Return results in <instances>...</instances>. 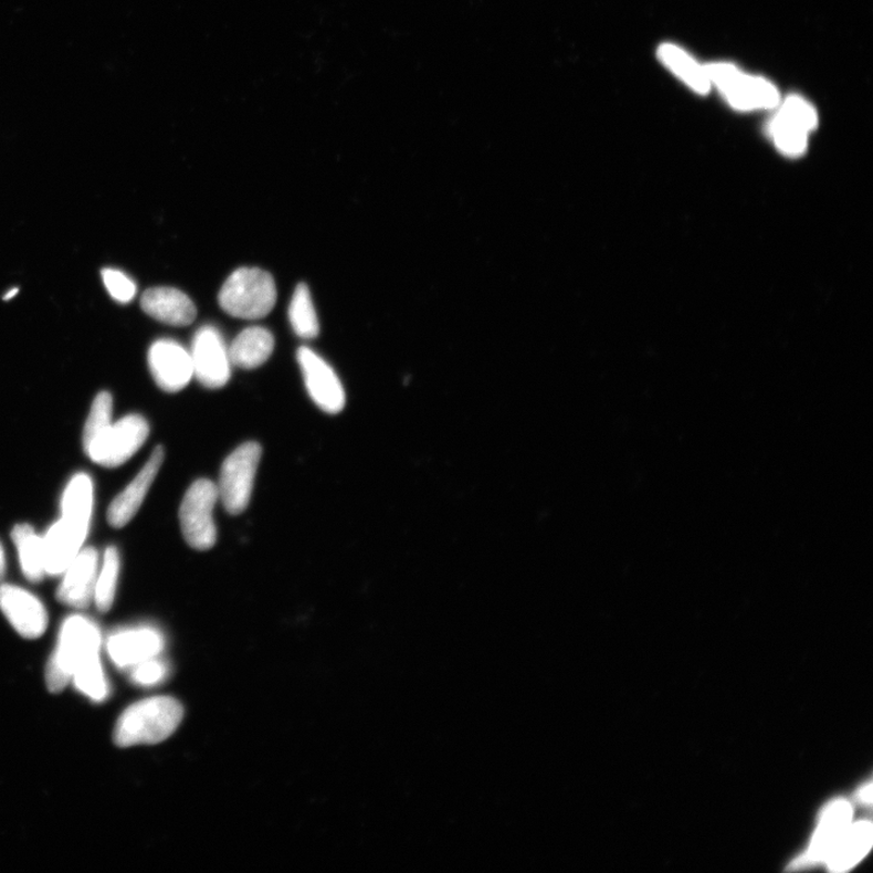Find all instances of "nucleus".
Listing matches in <instances>:
<instances>
[{
  "label": "nucleus",
  "instance_id": "f257e3e1",
  "mask_svg": "<svg viewBox=\"0 0 873 873\" xmlns=\"http://www.w3.org/2000/svg\"><path fill=\"white\" fill-rule=\"evenodd\" d=\"M183 707L177 698L156 696L129 706L119 717L114 739L119 747L165 741L178 729Z\"/></svg>",
  "mask_w": 873,
  "mask_h": 873
},
{
  "label": "nucleus",
  "instance_id": "f03ea898",
  "mask_svg": "<svg viewBox=\"0 0 873 873\" xmlns=\"http://www.w3.org/2000/svg\"><path fill=\"white\" fill-rule=\"evenodd\" d=\"M102 632L96 623L83 616H72L62 623L56 650L46 669L48 690L60 693L72 681L73 673L85 660L99 654Z\"/></svg>",
  "mask_w": 873,
  "mask_h": 873
},
{
  "label": "nucleus",
  "instance_id": "7ed1b4c3",
  "mask_svg": "<svg viewBox=\"0 0 873 873\" xmlns=\"http://www.w3.org/2000/svg\"><path fill=\"white\" fill-rule=\"evenodd\" d=\"M277 302V288L271 274L255 267L234 271L219 293L221 308L232 317H266Z\"/></svg>",
  "mask_w": 873,
  "mask_h": 873
},
{
  "label": "nucleus",
  "instance_id": "20e7f679",
  "mask_svg": "<svg viewBox=\"0 0 873 873\" xmlns=\"http://www.w3.org/2000/svg\"><path fill=\"white\" fill-rule=\"evenodd\" d=\"M711 85L717 86L728 104L741 112L776 108L781 103L780 93L775 84L760 77L750 76L727 62L705 65Z\"/></svg>",
  "mask_w": 873,
  "mask_h": 873
},
{
  "label": "nucleus",
  "instance_id": "39448f33",
  "mask_svg": "<svg viewBox=\"0 0 873 873\" xmlns=\"http://www.w3.org/2000/svg\"><path fill=\"white\" fill-rule=\"evenodd\" d=\"M218 501V485L209 480L194 482L183 496L179 513L182 535L198 551L210 550L217 544L214 509Z\"/></svg>",
  "mask_w": 873,
  "mask_h": 873
},
{
  "label": "nucleus",
  "instance_id": "423d86ee",
  "mask_svg": "<svg viewBox=\"0 0 873 873\" xmlns=\"http://www.w3.org/2000/svg\"><path fill=\"white\" fill-rule=\"evenodd\" d=\"M261 454L259 443L248 442L223 461L217 485L219 498L230 515L242 514L251 503Z\"/></svg>",
  "mask_w": 873,
  "mask_h": 873
},
{
  "label": "nucleus",
  "instance_id": "0eeeda50",
  "mask_svg": "<svg viewBox=\"0 0 873 873\" xmlns=\"http://www.w3.org/2000/svg\"><path fill=\"white\" fill-rule=\"evenodd\" d=\"M148 434V422L143 417H124L116 423H111L84 451L99 466L118 467L140 451Z\"/></svg>",
  "mask_w": 873,
  "mask_h": 873
},
{
  "label": "nucleus",
  "instance_id": "6e6552de",
  "mask_svg": "<svg viewBox=\"0 0 873 873\" xmlns=\"http://www.w3.org/2000/svg\"><path fill=\"white\" fill-rule=\"evenodd\" d=\"M193 377L208 389H220L231 378L229 347L221 333L213 326H204L193 336L191 347Z\"/></svg>",
  "mask_w": 873,
  "mask_h": 873
},
{
  "label": "nucleus",
  "instance_id": "1a4fd4ad",
  "mask_svg": "<svg viewBox=\"0 0 873 873\" xmlns=\"http://www.w3.org/2000/svg\"><path fill=\"white\" fill-rule=\"evenodd\" d=\"M297 361L301 365L312 401L328 414H339L345 407L346 396L343 383L334 369L326 360L305 346L298 348Z\"/></svg>",
  "mask_w": 873,
  "mask_h": 873
},
{
  "label": "nucleus",
  "instance_id": "9d476101",
  "mask_svg": "<svg viewBox=\"0 0 873 873\" xmlns=\"http://www.w3.org/2000/svg\"><path fill=\"white\" fill-rule=\"evenodd\" d=\"M148 367L159 388L175 393L183 390L193 379L190 351L177 341H156L148 351Z\"/></svg>",
  "mask_w": 873,
  "mask_h": 873
},
{
  "label": "nucleus",
  "instance_id": "9b49d317",
  "mask_svg": "<svg viewBox=\"0 0 873 873\" xmlns=\"http://www.w3.org/2000/svg\"><path fill=\"white\" fill-rule=\"evenodd\" d=\"M852 814V806L845 800L834 801L828 806L809 850L797 858L789 870H803L825 862L850 828Z\"/></svg>",
  "mask_w": 873,
  "mask_h": 873
},
{
  "label": "nucleus",
  "instance_id": "f8f14e48",
  "mask_svg": "<svg viewBox=\"0 0 873 873\" xmlns=\"http://www.w3.org/2000/svg\"><path fill=\"white\" fill-rule=\"evenodd\" d=\"M0 610L24 639H40L48 628V613L43 603L18 586H0Z\"/></svg>",
  "mask_w": 873,
  "mask_h": 873
},
{
  "label": "nucleus",
  "instance_id": "ddd939ff",
  "mask_svg": "<svg viewBox=\"0 0 873 873\" xmlns=\"http://www.w3.org/2000/svg\"><path fill=\"white\" fill-rule=\"evenodd\" d=\"M165 635L149 627L124 629L111 634L107 652L120 669H132L165 650Z\"/></svg>",
  "mask_w": 873,
  "mask_h": 873
},
{
  "label": "nucleus",
  "instance_id": "4468645a",
  "mask_svg": "<svg viewBox=\"0 0 873 873\" xmlns=\"http://www.w3.org/2000/svg\"><path fill=\"white\" fill-rule=\"evenodd\" d=\"M98 572V554L93 547L82 548L64 572L57 600L69 607L84 609L94 600Z\"/></svg>",
  "mask_w": 873,
  "mask_h": 873
},
{
  "label": "nucleus",
  "instance_id": "2eb2a0df",
  "mask_svg": "<svg viewBox=\"0 0 873 873\" xmlns=\"http://www.w3.org/2000/svg\"><path fill=\"white\" fill-rule=\"evenodd\" d=\"M165 461V449L157 446L143 470L128 484L127 488L111 503L107 519L112 527L123 528L135 517L140 509L145 497L157 478L161 464Z\"/></svg>",
  "mask_w": 873,
  "mask_h": 873
},
{
  "label": "nucleus",
  "instance_id": "dca6fc26",
  "mask_svg": "<svg viewBox=\"0 0 873 873\" xmlns=\"http://www.w3.org/2000/svg\"><path fill=\"white\" fill-rule=\"evenodd\" d=\"M90 529L61 518L43 536L46 576L59 577L83 548Z\"/></svg>",
  "mask_w": 873,
  "mask_h": 873
},
{
  "label": "nucleus",
  "instance_id": "f3484780",
  "mask_svg": "<svg viewBox=\"0 0 873 873\" xmlns=\"http://www.w3.org/2000/svg\"><path fill=\"white\" fill-rule=\"evenodd\" d=\"M141 307L149 317L173 327L190 326L197 316L191 298L170 286H157L145 292Z\"/></svg>",
  "mask_w": 873,
  "mask_h": 873
},
{
  "label": "nucleus",
  "instance_id": "a211bd4d",
  "mask_svg": "<svg viewBox=\"0 0 873 873\" xmlns=\"http://www.w3.org/2000/svg\"><path fill=\"white\" fill-rule=\"evenodd\" d=\"M273 348L274 338L266 328H246L236 335L229 347L231 364L241 369H256L266 364Z\"/></svg>",
  "mask_w": 873,
  "mask_h": 873
},
{
  "label": "nucleus",
  "instance_id": "6ab92c4d",
  "mask_svg": "<svg viewBox=\"0 0 873 873\" xmlns=\"http://www.w3.org/2000/svg\"><path fill=\"white\" fill-rule=\"evenodd\" d=\"M658 57L667 70L690 86L693 92L701 95L709 93L711 82L705 66L698 64L687 52L677 45L663 44L658 49Z\"/></svg>",
  "mask_w": 873,
  "mask_h": 873
},
{
  "label": "nucleus",
  "instance_id": "aec40b11",
  "mask_svg": "<svg viewBox=\"0 0 873 873\" xmlns=\"http://www.w3.org/2000/svg\"><path fill=\"white\" fill-rule=\"evenodd\" d=\"M871 844L872 825L870 821H859L855 825H850L827 860L830 870L834 872L850 870L867 854Z\"/></svg>",
  "mask_w": 873,
  "mask_h": 873
},
{
  "label": "nucleus",
  "instance_id": "412c9836",
  "mask_svg": "<svg viewBox=\"0 0 873 873\" xmlns=\"http://www.w3.org/2000/svg\"><path fill=\"white\" fill-rule=\"evenodd\" d=\"M94 501V485L90 475L78 473L66 486L62 496V517L76 526L90 529Z\"/></svg>",
  "mask_w": 873,
  "mask_h": 873
},
{
  "label": "nucleus",
  "instance_id": "4be33fe9",
  "mask_svg": "<svg viewBox=\"0 0 873 873\" xmlns=\"http://www.w3.org/2000/svg\"><path fill=\"white\" fill-rule=\"evenodd\" d=\"M23 576L32 582H40L46 576L43 538L36 535L30 524H19L11 533Z\"/></svg>",
  "mask_w": 873,
  "mask_h": 873
},
{
  "label": "nucleus",
  "instance_id": "5701e85b",
  "mask_svg": "<svg viewBox=\"0 0 873 873\" xmlns=\"http://www.w3.org/2000/svg\"><path fill=\"white\" fill-rule=\"evenodd\" d=\"M290 319L293 330L298 338L304 340L317 338L319 322L308 286L305 283L296 286L290 306Z\"/></svg>",
  "mask_w": 873,
  "mask_h": 873
},
{
  "label": "nucleus",
  "instance_id": "b1692460",
  "mask_svg": "<svg viewBox=\"0 0 873 873\" xmlns=\"http://www.w3.org/2000/svg\"><path fill=\"white\" fill-rule=\"evenodd\" d=\"M120 570V558L116 547L105 551L103 566L98 569L94 602L99 611L106 613L114 606Z\"/></svg>",
  "mask_w": 873,
  "mask_h": 873
},
{
  "label": "nucleus",
  "instance_id": "393cba45",
  "mask_svg": "<svg viewBox=\"0 0 873 873\" xmlns=\"http://www.w3.org/2000/svg\"><path fill=\"white\" fill-rule=\"evenodd\" d=\"M768 132L781 154L797 157L806 152L809 133L785 118L779 112L770 119Z\"/></svg>",
  "mask_w": 873,
  "mask_h": 873
},
{
  "label": "nucleus",
  "instance_id": "a878e982",
  "mask_svg": "<svg viewBox=\"0 0 873 873\" xmlns=\"http://www.w3.org/2000/svg\"><path fill=\"white\" fill-rule=\"evenodd\" d=\"M72 681L76 688L94 702H103L108 696L109 687L105 677L99 654L84 661L74 671Z\"/></svg>",
  "mask_w": 873,
  "mask_h": 873
},
{
  "label": "nucleus",
  "instance_id": "bb28decb",
  "mask_svg": "<svg viewBox=\"0 0 873 873\" xmlns=\"http://www.w3.org/2000/svg\"><path fill=\"white\" fill-rule=\"evenodd\" d=\"M114 399L108 392L98 393L87 417L83 431V446L90 445L97 435L102 434L112 423Z\"/></svg>",
  "mask_w": 873,
  "mask_h": 873
},
{
  "label": "nucleus",
  "instance_id": "cd10ccee",
  "mask_svg": "<svg viewBox=\"0 0 873 873\" xmlns=\"http://www.w3.org/2000/svg\"><path fill=\"white\" fill-rule=\"evenodd\" d=\"M778 107L779 114L806 132H813L818 127L817 111L807 99L792 95L786 98L782 104L780 103Z\"/></svg>",
  "mask_w": 873,
  "mask_h": 873
},
{
  "label": "nucleus",
  "instance_id": "c85d7f7f",
  "mask_svg": "<svg viewBox=\"0 0 873 873\" xmlns=\"http://www.w3.org/2000/svg\"><path fill=\"white\" fill-rule=\"evenodd\" d=\"M102 276L112 298L120 304L133 302L137 288L135 282L126 273L116 269H105Z\"/></svg>",
  "mask_w": 873,
  "mask_h": 873
},
{
  "label": "nucleus",
  "instance_id": "c756f323",
  "mask_svg": "<svg viewBox=\"0 0 873 873\" xmlns=\"http://www.w3.org/2000/svg\"><path fill=\"white\" fill-rule=\"evenodd\" d=\"M169 673V666L158 656L143 661L132 667V680L141 687H154L164 682Z\"/></svg>",
  "mask_w": 873,
  "mask_h": 873
},
{
  "label": "nucleus",
  "instance_id": "7c9ffc66",
  "mask_svg": "<svg viewBox=\"0 0 873 873\" xmlns=\"http://www.w3.org/2000/svg\"><path fill=\"white\" fill-rule=\"evenodd\" d=\"M856 798L860 803L870 806L872 803V785L867 783L864 788L860 789L856 793Z\"/></svg>",
  "mask_w": 873,
  "mask_h": 873
},
{
  "label": "nucleus",
  "instance_id": "2f4dec72",
  "mask_svg": "<svg viewBox=\"0 0 873 873\" xmlns=\"http://www.w3.org/2000/svg\"><path fill=\"white\" fill-rule=\"evenodd\" d=\"M6 570H7L6 554L2 544H0V581L3 580L6 576Z\"/></svg>",
  "mask_w": 873,
  "mask_h": 873
},
{
  "label": "nucleus",
  "instance_id": "473e14b6",
  "mask_svg": "<svg viewBox=\"0 0 873 873\" xmlns=\"http://www.w3.org/2000/svg\"><path fill=\"white\" fill-rule=\"evenodd\" d=\"M18 293H19L18 288L11 290V291L8 292L7 295H4L3 298H4L6 302L11 301V298L14 297Z\"/></svg>",
  "mask_w": 873,
  "mask_h": 873
}]
</instances>
